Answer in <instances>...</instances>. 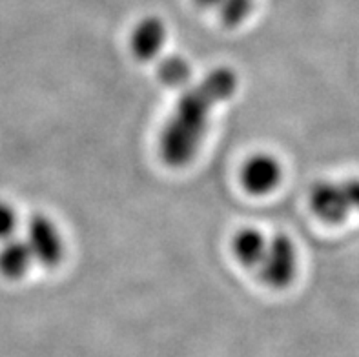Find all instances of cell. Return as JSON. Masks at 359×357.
Here are the masks:
<instances>
[{
	"label": "cell",
	"instance_id": "cell-1",
	"mask_svg": "<svg viewBox=\"0 0 359 357\" xmlns=\"http://www.w3.org/2000/svg\"><path fill=\"white\" fill-rule=\"evenodd\" d=\"M237 84L233 69L217 68L182 93L161 131L159 151L164 163L173 168L191 163L208 131L212 109L233 97Z\"/></svg>",
	"mask_w": 359,
	"mask_h": 357
},
{
	"label": "cell",
	"instance_id": "cell-2",
	"mask_svg": "<svg viewBox=\"0 0 359 357\" xmlns=\"http://www.w3.org/2000/svg\"><path fill=\"white\" fill-rule=\"evenodd\" d=\"M310 208L321 221L337 224L346 215L359 212V179L321 182L310 194Z\"/></svg>",
	"mask_w": 359,
	"mask_h": 357
},
{
	"label": "cell",
	"instance_id": "cell-3",
	"mask_svg": "<svg viewBox=\"0 0 359 357\" xmlns=\"http://www.w3.org/2000/svg\"><path fill=\"white\" fill-rule=\"evenodd\" d=\"M297 274V250L290 237L273 236L259 264V277L270 288L283 290L292 285Z\"/></svg>",
	"mask_w": 359,
	"mask_h": 357
},
{
	"label": "cell",
	"instance_id": "cell-4",
	"mask_svg": "<svg viewBox=\"0 0 359 357\" xmlns=\"http://www.w3.org/2000/svg\"><path fill=\"white\" fill-rule=\"evenodd\" d=\"M26 241L32 248L35 261L44 267L53 268L60 264L64 259V239L59 228L42 213H35L27 221Z\"/></svg>",
	"mask_w": 359,
	"mask_h": 357
},
{
	"label": "cell",
	"instance_id": "cell-5",
	"mask_svg": "<svg viewBox=\"0 0 359 357\" xmlns=\"http://www.w3.org/2000/svg\"><path fill=\"white\" fill-rule=\"evenodd\" d=\"M281 164L272 155L259 154L250 157L241 170V182L252 195H266L281 182Z\"/></svg>",
	"mask_w": 359,
	"mask_h": 357
},
{
	"label": "cell",
	"instance_id": "cell-6",
	"mask_svg": "<svg viewBox=\"0 0 359 357\" xmlns=\"http://www.w3.org/2000/svg\"><path fill=\"white\" fill-rule=\"evenodd\" d=\"M166 42V26L161 18L148 17L137 24L132 35V51L137 59L150 60L161 53Z\"/></svg>",
	"mask_w": 359,
	"mask_h": 357
},
{
	"label": "cell",
	"instance_id": "cell-7",
	"mask_svg": "<svg viewBox=\"0 0 359 357\" xmlns=\"http://www.w3.org/2000/svg\"><path fill=\"white\" fill-rule=\"evenodd\" d=\"M35 261L33 252L26 239L11 237L2 241L0 246V276L6 279H20L29 271L32 262Z\"/></svg>",
	"mask_w": 359,
	"mask_h": 357
},
{
	"label": "cell",
	"instance_id": "cell-8",
	"mask_svg": "<svg viewBox=\"0 0 359 357\" xmlns=\"http://www.w3.org/2000/svg\"><path fill=\"white\" fill-rule=\"evenodd\" d=\"M233 253L237 261L246 268H259L264 253L269 248V241L255 228H243L233 237Z\"/></svg>",
	"mask_w": 359,
	"mask_h": 357
},
{
	"label": "cell",
	"instance_id": "cell-9",
	"mask_svg": "<svg viewBox=\"0 0 359 357\" xmlns=\"http://www.w3.org/2000/svg\"><path fill=\"white\" fill-rule=\"evenodd\" d=\"M157 75L163 84L170 88H181L191 79V66L187 59L179 55H170L159 62Z\"/></svg>",
	"mask_w": 359,
	"mask_h": 357
},
{
	"label": "cell",
	"instance_id": "cell-10",
	"mask_svg": "<svg viewBox=\"0 0 359 357\" xmlns=\"http://www.w3.org/2000/svg\"><path fill=\"white\" fill-rule=\"evenodd\" d=\"M252 9H254V0H224L219 8V13L224 26L236 27L245 22Z\"/></svg>",
	"mask_w": 359,
	"mask_h": 357
},
{
	"label": "cell",
	"instance_id": "cell-11",
	"mask_svg": "<svg viewBox=\"0 0 359 357\" xmlns=\"http://www.w3.org/2000/svg\"><path fill=\"white\" fill-rule=\"evenodd\" d=\"M18 228V213L11 204L0 201V241L15 237Z\"/></svg>",
	"mask_w": 359,
	"mask_h": 357
},
{
	"label": "cell",
	"instance_id": "cell-12",
	"mask_svg": "<svg viewBox=\"0 0 359 357\" xmlns=\"http://www.w3.org/2000/svg\"><path fill=\"white\" fill-rule=\"evenodd\" d=\"M196 2L197 6H201V8L205 9H219L224 0H196Z\"/></svg>",
	"mask_w": 359,
	"mask_h": 357
}]
</instances>
